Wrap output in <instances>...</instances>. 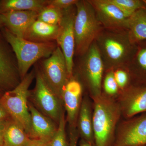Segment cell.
<instances>
[{"label":"cell","mask_w":146,"mask_h":146,"mask_svg":"<svg viewBox=\"0 0 146 146\" xmlns=\"http://www.w3.org/2000/svg\"><path fill=\"white\" fill-rule=\"evenodd\" d=\"M105 69L121 68L129 62L134 44L126 29L104 28L95 40Z\"/></svg>","instance_id":"obj_1"},{"label":"cell","mask_w":146,"mask_h":146,"mask_svg":"<svg viewBox=\"0 0 146 146\" xmlns=\"http://www.w3.org/2000/svg\"><path fill=\"white\" fill-rule=\"evenodd\" d=\"M94 99L92 121L95 143L96 146H109L121 113L119 105L102 94Z\"/></svg>","instance_id":"obj_2"},{"label":"cell","mask_w":146,"mask_h":146,"mask_svg":"<svg viewBox=\"0 0 146 146\" xmlns=\"http://www.w3.org/2000/svg\"><path fill=\"white\" fill-rule=\"evenodd\" d=\"M3 31L5 39L16 56L22 80L33 64L42 58L49 57L58 46L56 41L36 43L15 36L7 29Z\"/></svg>","instance_id":"obj_3"},{"label":"cell","mask_w":146,"mask_h":146,"mask_svg":"<svg viewBox=\"0 0 146 146\" xmlns=\"http://www.w3.org/2000/svg\"><path fill=\"white\" fill-rule=\"evenodd\" d=\"M75 6V54L82 56L87 52L104 28L89 0H78Z\"/></svg>","instance_id":"obj_4"},{"label":"cell","mask_w":146,"mask_h":146,"mask_svg":"<svg viewBox=\"0 0 146 146\" xmlns=\"http://www.w3.org/2000/svg\"><path fill=\"white\" fill-rule=\"evenodd\" d=\"M35 76V70H33L27 74L18 86L12 90L5 91L0 97V105L28 135L31 125L28 101L31 91L29 88Z\"/></svg>","instance_id":"obj_5"},{"label":"cell","mask_w":146,"mask_h":146,"mask_svg":"<svg viewBox=\"0 0 146 146\" xmlns=\"http://www.w3.org/2000/svg\"><path fill=\"white\" fill-rule=\"evenodd\" d=\"M35 72L36 84L34 89L30 91L29 98L39 112L58 125L63 112L62 100L47 84L39 68H36Z\"/></svg>","instance_id":"obj_6"},{"label":"cell","mask_w":146,"mask_h":146,"mask_svg":"<svg viewBox=\"0 0 146 146\" xmlns=\"http://www.w3.org/2000/svg\"><path fill=\"white\" fill-rule=\"evenodd\" d=\"M43 60L39 69L43 78L55 94L61 100L63 87L71 77L68 73L65 56L60 47L58 46L49 57Z\"/></svg>","instance_id":"obj_7"},{"label":"cell","mask_w":146,"mask_h":146,"mask_svg":"<svg viewBox=\"0 0 146 146\" xmlns=\"http://www.w3.org/2000/svg\"><path fill=\"white\" fill-rule=\"evenodd\" d=\"M80 64V74L93 98L102 94V83L104 66L96 42L87 52L81 56Z\"/></svg>","instance_id":"obj_8"},{"label":"cell","mask_w":146,"mask_h":146,"mask_svg":"<svg viewBox=\"0 0 146 146\" xmlns=\"http://www.w3.org/2000/svg\"><path fill=\"white\" fill-rule=\"evenodd\" d=\"M76 14L75 5L64 10L56 40L58 46L61 49L65 56L68 73L71 77L73 76L74 57L75 49L74 22Z\"/></svg>","instance_id":"obj_9"},{"label":"cell","mask_w":146,"mask_h":146,"mask_svg":"<svg viewBox=\"0 0 146 146\" xmlns=\"http://www.w3.org/2000/svg\"><path fill=\"white\" fill-rule=\"evenodd\" d=\"M0 36V90H12L22 80L15 54Z\"/></svg>","instance_id":"obj_10"},{"label":"cell","mask_w":146,"mask_h":146,"mask_svg":"<svg viewBox=\"0 0 146 146\" xmlns=\"http://www.w3.org/2000/svg\"><path fill=\"white\" fill-rule=\"evenodd\" d=\"M131 118L119 129L115 146L146 145V113Z\"/></svg>","instance_id":"obj_11"},{"label":"cell","mask_w":146,"mask_h":146,"mask_svg":"<svg viewBox=\"0 0 146 146\" xmlns=\"http://www.w3.org/2000/svg\"><path fill=\"white\" fill-rule=\"evenodd\" d=\"M104 29H126L127 17L110 0H89Z\"/></svg>","instance_id":"obj_12"},{"label":"cell","mask_w":146,"mask_h":146,"mask_svg":"<svg viewBox=\"0 0 146 146\" xmlns=\"http://www.w3.org/2000/svg\"><path fill=\"white\" fill-rule=\"evenodd\" d=\"M82 94L81 83L73 76L65 84L61 96L70 127H75L81 106Z\"/></svg>","instance_id":"obj_13"},{"label":"cell","mask_w":146,"mask_h":146,"mask_svg":"<svg viewBox=\"0 0 146 146\" xmlns=\"http://www.w3.org/2000/svg\"><path fill=\"white\" fill-rule=\"evenodd\" d=\"M119 105L125 117L131 118L146 113V85L131 86L124 90Z\"/></svg>","instance_id":"obj_14"},{"label":"cell","mask_w":146,"mask_h":146,"mask_svg":"<svg viewBox=\"0 0 146 146\" xmlns=\"http://www.w3.org/2000/svg\"><path fill=\"white\" fill-rule=\"evenodd\" d=\"M31 115V125L28 136L32 139L50 141L57 130L58 125L43 115L29 102Z\"/></svg>","instance_id":"obj_15"},{"label":"cell","mask_w":146,"mask_h":146,"mask_svg":"<svg viewBox=\"0 0 146 146\" xmlns=\"http://www.w3.org/2000/svg\"><path fill=\"white\" fill-rule=\"evenodd\" d=\"M38 12L32 11H13L1 14L2 25L11 33L23 38L29 27L37 19Z\"/></svg>","instance_id":"obj_16"},{"label":"cell","mask_w":146,"mask_h":146,"mask_svg":"<svg viewBox=\"0 0 146 146\" xmlns=\"http://www.w3.org/2000/svg\"><path fill=\"white\" fill-rule=\"evenodd\" d=\"M59 25H48L36 20L29 27L23 38L36 43H46L56 41Z\"/></svg>","instance_id":"obj_17"},{"label":"cell","mask_w":146,"mask_h":146,"mask_svg":"<svg viewBox=\"0 0 146 146\" xmlns=\"http://www.w3.org/2000/svg\"><path fill=\"white\" fill-rule=\"evenodd\" d=\"M127 30L133 44L146 39V8L136 11L128 18Z\"/></svg>","instance_id":"obj_18"},{"label":"cell","mask_w":146,"mask_h":146,"mask_svg":"<svg viewBox=\"0 0 146 146\" xmlns=\"http://www.w3.org/2000/svg\"><path fill=\"white\" fill-rule=\"evenodd\" d=\"M30 139L19 124L11 118L9 119L4 133L3 146H27Z\"/></svg>","instance_id":"obj_19"},{"label":"cell","mask_w":146,"mask_h":146,"mask_svg":"<svg viewBox=\"0 0 146 146\" xmlns=\"http://www.w3.org/2000/svg\"><path fill=\"white\" fill-rule=\"evenodd\" d=\"M48 0H4L0 1L1 13L32 11L39 13L48 5Z\"/></svg>","instance_id":"obj_20"},{"label":"cell","mask_w":146,"mask_h":146,"mask_svg":"<svg viewBox=\"0 0 146 146\" xmlns=\"http://www.w3.org/2000/svg\"><path fill=\"white\" fill-rule=\"evenodd\" d=\"M78 116V132L83 140L92 144L94 139L92 115L87 100L84 99L82 102Z\"/></svg>","instance_id":"obj_21"},{"label":"cell","mask_w":146,"mask_h":146,"mask_svg":"<svg viewBox=\"0 0 146 146\" xmlns=\"http://www.w3.org/2000/svg\"><path fill=\"white\" fill-rule=\"evenodd\" d=\"M64 10L47 5L38 13L36 20L51 25H59Z\"/></svg>","instance_id":"obj_22"},{"label":"cell","mask_w":146,"mask_h":146,"mask_svg":"<svg viewBox=\"0 0 146 146\" xmlns=\"http://www.w3.org/2000/svg\"><path fill=\"white\" fill-rule=\"evenodd\" d=\"M117 6L127 18L139 9L146 8L143 1L139 0H110Z\"/></svg>","instance_id":"obj_23"},{"label":"cell","mask_w":146,"mask_h":146,"mask_svg":"<svg viewBox=\"0 0 146 146\" xmlns=\"http://www.w3.org/2000/svg\"><path fill=\"white\" fill-rule=\"evenodd\" d=\"M65 126L66 120L63 111L58 124L57 130L50 142V146H69V142L67 141L66 136Z\"/></svg>","instance_id":"obj_24"},{"label":"cell","mask_w":146,"mask_h":146,"mask_svg":"<svg viewBox=\"0 0 146 146\" xmlns=\"http://www.w3.org/2000/svg\"><path fill=\"white\" fill-rule=\"evenodd\" d=\"M104 88L106 93L109 95H114L119 91V87L115 80L114 71L109 70L105 77Z\"/></svg>","instance_id":"obj_25"},{"label":"cell","mask_w":146,"mask_h":146,"mask_svg":"<svg viewBox=\"0 0 146 146\" xmlns=\"http://www.w3.org/2000/svg\"><path fill=\"white\" fill-rule=\"evenodd\" d=\"M114 76L119 88L125 89L129 80V76L127 72L121 68H119L114 72Z\"/></svg>","instance_id":"obj_26"},{"label":"cell","mask_w":146,"mask_h":146,"mask_svg":"<svg viewBox=\"0 0 146 146\" xmlns=\"http://www.w3.org/2000/svg\"><path fill=\"white\" fill-rule=\"evenodd\" d=\"M78 0H48V6L65 10L76 5Z\"/></svg>","instance_id":"obj_27"},{"label":"cell","mask_w":146,"mask_h":146,"mask_svg":"<svg viewBox=\"0 0 146 146\" xmlns=\"http://www.w3.org/2000/svg\"><path fill=\"white\" fill-rule=\"evenodd\" d=\"M136 61L139 69L146 74V48L138 51L136 55Z\"/></svg>","instance_id":"obj_28"},{"label":"cell","mask_w":146,"mask_h":146,"mask_svg":"<svg viewBox=\"0 0 146 146\" xmlns=\"http://www.w3.org/2000/svg\"><path fill=\"white\" fill-rule=\"evenodd\" d=\"M69 146H77L78 133L75 127H70Z\"/></svg>","instance_id":"obj_29"},{"label":"cell","mask_w":146,"mask_h":146,"mask_svg":"<svg viewBox=\"0 0 146 146\" xmlns=\"http://www.w3.org/2000/svg\"><path fill=\"white\" fill-rule=\"evenodd\" d=\"M27 146H50V141L30 139Z\"/></svg>","instance_id":"obj_30"},{"label":"cell","mask_w":146,"mask_h":146,"mask_svg":"<svg viewBox=\"0 0 146 146\" xmlns=\"http://www.w3.org/2000/svg\"><path fill=\"white\" fill-rule=\"evenodd\" d=\"M9 119L7 120L0 121V146H3L4 133L7 123Z\"/></svg>","instance_id":"obj_31"},{"label":"cell","mask_w":146,"mask_h":146,"mask_svg":"<svg viewBox=\"0 0 146 146\" xmlns=\"http://www.w3.org/2000/svg\"><path fill=\"white\" fill-rule=\"evenodd\" d=\"M10 118V116L5 109L0 105V121L7 120Z\"/></svg>","instance_id":"obj_32"},{"label":"cell","mask_w":146,"mask_h":146,"mask_svg":"<svg viewBox=\"0 0 146 146\" xmlns=\"http://www.w3.org/2000/svg\"><path fill=\"white\" fill-rule=\"evenodd\" d=\"M79 146H92V145L91 143L82 139L80 143Z\"/></svg>","instance_id":"obj_33"},{"label":"cell","mask_w":146,"mask_h":146,"mask_svg":"<svg viewBox=\"0 0 146 146\" xmlns=\"http://www.w3.org/2000/svg\"><path fill=\"white\" fill-rule=\"evenodd\" d=\"M1 10H0V25H2L1 20Z\"/></svg>","instance_id":"obj_34"},{"label":"cell","mask_w":146,"mask_h":146,"mask_svg":"<svg viewBox=\"0 0 146 146\" xmlns=\"http://www.w3.org/2000/svg\"><path fill=\"white\" fill-rule=\"evenodd\" d=\"M143 2L144 3H145V5L146 8V0H144Z\"/></svg>","instance_id":"obj_35"},{"label":"cell","mask_w":146,"mask_h":146,"mask_svg":"<svg viewBox=\"0 0 146 146\" xmlns=\"http://www.w3.org/2000/svg\"></svg>","instance_id":"obj_36"}]
</instances>
